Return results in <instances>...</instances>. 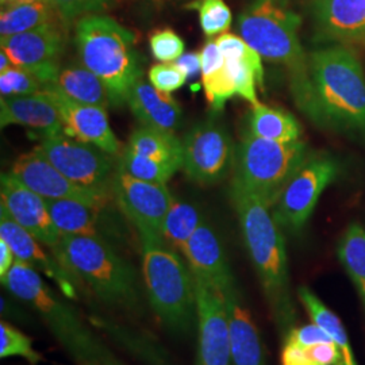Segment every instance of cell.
<instances>
[{"mask_svg":"<svg viewBox=\"0 0 365 365\" xmlns=\"http://www.w3.org/2000/svg\"><path fill=\"white\" fill-rule=\"evenodd\" d=\"M153 57L160 63H175L184 54V41L170 29L156 30L149 37Z\"/></svg>","mask_w":365,"mask_h":365,"instance_id":"cell-38","label":"cell"},{"mask_svg":"<svg viewBox=\"0 0 365 365\" xmlns=\"http://www.w3.org/2000/svg\"><path fill=\"white\" fill-rule=\"evenodd\" d=\"M339 160L329 153H310L289 179L274 203V221L280 229L299 233L306 226L327 185L339 178Z\"/></svg>","mask_w":365,"mask_h":365,"instance_id":"cell-9","label":"cell"},{"mask_svg":"<svg viewBox=\"0 0 365 365\" xmlns=\"http://www.w3.org/2000/svg\"><path fill=\"white\" fill-rule=\"evenodd\" d=\"M196 302L199 330L196 365H233L222 292L196 280Z\"/></svg>","mask_w":365,"mask_h":365,"instance_id":"cell-16","label":"cell"},{"mask_svg":"<svg viewBox=\"0 0 365 365\" xmlns=\"http://www.w3.org/2000/svg\"><path fill=\"white\" fill-rule=\"evenodd\" d=\"M309 78L307 117L365 140V73L357 54L339 43L309 53Z\"/></svg>","mask_w":365,"mask_h":365,"instance_id":"cell-2","label":"cell"},{"mask_svg":"<svg viewBox=\"0 0 365 365\" xmlns=\"http://www.w3.org/2000/svg\"><path fill=\"white\" fill-rule=\"evenodd\" d=\"M317 37L339 45H365V0H314Z\"/></svg>","mask_w":365,"mask_h":365,"instance_id":"cell-20","label":"cell"},{"mask_svg":"<svg viewBox=\"0 0 365 365\" xmlns=\"http://www.w3.org/2000/svg\"><path fill=\"white\" fill-rule=\"evenodd\" d=\"M247 131L276 143L299 141L302 135L299 122L292 114L261 103L252 106Z\"/></svg>","mask_w":365,"mask_h":365,"instance_id":"cell-28","label":"cell"},{"mask_svg":"<svg viewBox=\"0 0 365 365\" xmlns=\"http://www.w3.org/2000/svg\"><path fill=\"white\" fill-rule=\"evenodd\" d=\"M175 64L182 69L187 78H196L202 73V57L200 52H191L182 54Z\"/></svg>","mask_w":365,"mask_h":365,"instance_id":"cell-44","label":"cell"},{"mask_svg":"<svg viewBox=\"0 0 365 365\" xmlns=\"http://www.w3.org/2000/svg\"><path fill=\"white\" fill-rule=\"evenodd\" d=\"M53 222L61 235H87L106 240L113 237L106 206H91L75 199H45Z\"/></svg>","mask_w":365,"mask_h":365,"instance_id":"cell-23","label":"cell"},{"mask_svg":"<svg viewBox=\"0 0 365 365\" xmlns=\"http://www.w3.org/2000/svg\"><path fill=\"white\" fill-rule=\"evenodd\" d=\"M14 252L13 249L10 248V245L0 238V277L1 280L7 276L10 272L11 267L14 265Z\"/></svg>","mask_w":365,"mask_h":365,"instance_id":"cell-45","label":"cell"},{"mask_svg":"<svg viewBox=\"0 0 365 365\" xmlns=\"http://www.w3.org/2000/svg\"><path fill=\"white\" fill-rule=\"evenodd\" d=\"M195 280L225 292L235 284L225 249L215 229L203 220L182 250Z\"/></svg>","mask_w":365,"mask_h":365,"instance_id":"cell-19","label":"cell"},{"mask_svg":"<svg viewBox=\"0 0 365 365\" xmlns=\"http://www.w3.org/2000/svg\"><path fill=\"white\" fill-rule=\"evenodd\" d=\"M153 3H165V1H170V0H150Z\"/></svg>","mask_w":365,"mask_h":365,"instance_id":"cell-48","label":"cell"},{"mask_svg":"<svg viewBox=\"0 0 365 365\" xmlns=\"http://www.w3.org/2000/svg\"><path fill=\"white\" fill-rule=\"evenodd\" d=\"M10 173L43 199H75L91 206H106L111 197L71 182L38 148L19 157Z\"/></svg>","mask_w":365,"mask_h":365,"instance_id":"cell-14","label":"cell"},{"mask_svg":"<svg viewBox=\"0 0 365 365\" xmlns=\"http://www.w3.org/2000/svg\"><path fill=\"white\" fill-rule=\"evenodd\" d=\"M284 339H289L292 342H297L303 348H310L314 345L322 344V342H330L331 339L329 337L327 331L322 327H318L317 324L303 325V327H295Z\"/></svg>","mask_w":365,"mask_h":365,"instance_id":"cell-41","label":"cell"},{"mask_svg":"<svg viewBox=\"0 0 365 365\" xmlns=\"http://www.w3.org/2000/svg\"><path fill=\"white\" fill-rule=\"evenodd\" d=\"M283 365H315L310 359L307 348H303L297 342L284 339V346L282 352Z\"/></svg>","mask_w":365,"mask_h":365,"instance_id":"cell-43","label":"cell"},{"mask_svg":"<svg viewBox=\"0 0 365 365\" xmlns=\"http://www.w3.org/2000/svg\"><path fill=\"white\" fill-rule=\"evenodd\" d=\"M141 156L168 164L178 170L182 167V141L173 131L161 130L143 125L131 133L126 145Z\"/></svg>","mask_w":365,"mask_h":365,"instance_id":"cell-27","label":"cell"},{"mask_svg":"<svg viewBox=\"0 0 365 365\" xmlns=\"http://www.w3.org/2000/svg\"><path fill=\"white\" fill-rule=\"evenodd\" d=\"M0 238L13 249L15 260L22 261L48 276L66 298H76V277L71 274L56 256H49L38 240L0 209Z\"/></svg>","mask_w":365,"mask_h":365,"instance_id":"cell-18","label":"cell"},{"mask_svg":"<svg viewBox=\"0 0 365 365\" xmlns=\"http://www.w3.org/2000/svg\"><path fill=\"white\" fill-rule=\"evenodd\" d=\"M226 72L235 86V93L248 101L250 105L260 103L257 99V75L252 66L242 60H226Z\"/></svg>","mask_w":365,"mask_h":365,"instance_id":"cell-37","label":"cell"},{"mask_svg":"<svg viewBox=\"0 0 365 365\" xmlns=\"http://www.w3.org/2000/svg\"><path fill=\"white\" fill-rule=\"evenodd\" d=\"M0 1H1V7H3V6H9L14 3H22V1H30V0H0Z\"/></svg>","mask_w":365,"mask_h":365,"instance_id":"cell-47","label":"cell"},{"mask_svg":"<svg viewBox=\"0 0 365 365\" xmlns=\"http://www.w3.org/2000/svg\"><path fill=\"white\" fill-rule=\"evenodd\" d=\"M230 197L245 248L259 276L265 300L283 339L295 327L297 313L291 295L287 252L271 206L233 179Z\"/></svg>","mask_w":365,"mask_h":365,"instance_id":"cell-1","label":"cell"},{"mask_svg":"<svg viewBox=\"0 0 365 365\" xmlns=\"http://www.w3.org/2000/svg\"><path fill=\"white\" fill-rule=\"evenodd\" d=\"M1 128L10 125L25 126L41 137L64 133V122L58 107L46 91L26 96H9L0 99Z\"/></svg>","mask_w":365,"mask_h":365,"instance_id":"cell-22","label":"cell"},{"mask_svg":"<svg viewBox=\"0 0 365 365\" xmlns=\"http://www.w3.org/2000/svg\"><path fill=\"white\" fill-rule=\"evenodd\" d=\"M60 19H63L60 14L46 0H30L3 6L0 13V39L21 34Z\"/></svg>","mask_w":365,"mask_h":365,"instance_id":"cell-26","label":"cell"},{"mask_svg":"<svg viewBox=\"0 0 365 365\" xmlns=\"http://www.w3.org/2000/svg\"><path fill=\"white\" fill-rule=\"evenodd\" d=\"M69 25L78 16L101 13L115 0H46Z\"/></svg>","mask_w":365,"mask_h":365,"instance_id":"cell-40","label":"cell"},{"mask_svg":"<svg viewBox=\"0 0 365 365\" xmlns=\"http://www.w3.org/2000/svg\"><path fill=\"white\" fill-rule=\"evenodd\" d=\"M117 165L140 180L160 184H167L170 178L179 170L168 164L141 156L128 146H125L122 153L118 156Z\"/></svg>","mask_w":365,"mask_h":365,"instance_id":"cell-32","label":"cell"},{"mask_svg":"<svg viewBox=\"0 0 365 365\" xmlns=\"http://www.w3.org/2000/svg\"><path fill=\"white\" fill-rule=\"evenodd\" d=\"M148 78L156 90L172 95V92L182 88L188 78L175 63H160L150 66Z\"/></svg>","mask_w":365,"mask_h":365,"instance_id":"cell-39","label":"cell"},{"mask_svg":"<svg viewBox=\"0 0 365 365\" xmlns=\"http://www.w3.org/2000/svg\"><path fill=\"white\" fill-rule=\"evenodd\" d=\"M312 152L303 141L276 143L248 131L235 148V182L261 197L271 209L289 179Z\"/></svg>","mask_w":365,"mask_h":365,"instance_id":"cell-8","label":"cell"},{"mask_svg":"<svg viewBox=\"0 0 365 365\" xmlns=\"http://www.w3.org/2000/svg\"><path fill=\"white\" fill-rule=\"evenodd\" d=\"M217 45L226 60H242L249 63L257 75V86L264 90V68L261 56L241 36L222 33L217 38Z\"/></svg>","mask_w":365,"mask_h":365,"instance_id":"cell-35","label":"cell"},{"mask_svg":"<svg viewBox=\"0 0 365 365\" xmlns=\"http://www.w3.org/2000/svg\"><path fill=\"white\" fill-rule=\"evenodd\" d=\"M43 90V84L26 68L11 66L0 73L1 98L26 96Z\"/></svg>","mask_w":365,"mask_h":365,"instance_id":"cell-36","label":"cell"},{"mask_svg":"<svg viewBox=\"0 0 365 365\" xmlns=\"http://www.w3.org/2000/svg\"><path fill=\"white\" fill-rule=\"evenodd\" d=\"M126 103L134 117L145 126L175 131L182 123V107L172 95L158 91L143 78L131 87Z\"/></svg>","mask_w":365,"mask_h":365,"instance_id":"cell-24","label":"cell"},{"mask_svg":"<svg viewBox=\"0 0 365 365\" xmlns=\"http://www.w3.org/2000/svg\"><path fill=\"white\" fill-rule=\"evenodd\" d=\"M235 146L227 129L207 119L182 138V167L187 178L203 185L222 182L235 168Z\"/></svg>","mask_w":365,"mask_h":365,"instance_id":"cell-11","label":"cell"},{"mask_svg":"<svg viewBox=\"0 0 365 365\" xmlns=\"http://www.w3.org/2000/svg\"><path fill=\"white\" fill-rule=\"evenodd\" d=\"M298 298L304 310L313 319L314 324L322 327L331 341L339 345V351L342 353L344 365H359L351 346L348 333L339 315L331 312L310 288L300 287L298 289Z\"/></svg>","mask_w":365,"mask_h":365,"instance_id":"cell-29","label":"cell"},{"mask_svg":"<svg viewBox=\"0 0 365 365\" xmlns=\"http://www.w3.org/2000/svg\"><path fill=\"white\" fill-rule=\"evenodd\" d=\"M113 196L120 211L137 227L141 244L164 241V222L175 199L167 184L140 180L117 165Z\"/></svg>","mask_w":365,"mask_h":365,"instance_id":"cell-12","label":"cell"},{"mask_svg":"<svg viewBox=\"0 0 365 365\" xmlns=\"http://www.w3.org/2000/svg\"><path fill=\"white\" fill-rule=\"evenodd\" d=\"M43 91L52 96L58 107L66 135L83 143L96 145L111 156H119L122 153L125 146H122L111 130L106 108L78 103L52 84H45Z\"/></svg>","mask_w":365,"mask_h":365,"instance_id":"cell-17","label":"cell"},{"mask_svg":"<svg viewBox=\"0 0 365 365\" xmlns=\"http://www.w3.org/2000/svg\"><path fill=\"white\" fill-rule=\"evenodd\" d=\"M66 26L63 19L0 39L1 51L15 66L26 68L45 86L53 83L60 71L58 60L66 48Z\"/></svg>","mask_w":365,"mask_h":365,"instance_id":"cell-13","label":"cell"},{"mask_svg":"<svg viewBox=\"0 0 365 365\" xmlns=\"http://www.w3.org/2000/svg\"><path fill=\"white\" fill-rule=\"evenodd\" d=\"M53 255L102 302L131 310L140 304L137 274L108 241L87 235H63Z\"/></svg>","mask_w":365,"mask_h":365,"instance_id":"cell-6","label":"cell"},{"mask_svg":"<svg viewBox=\"0 0 365 365\" xmlns=\"http://www.w3.org/2000/svg\"><path fill=\"white\" fill-rule=\"evenodd\" d=\"M339 260L356 288L365 312V229L351 223L339 240Z\"/></svg>","mask_w":365,"mask_h":365,"instance_id":"cell-30","label":"cell"},{"mask_svg":"<svg viewBox=\"0 0 365 365\" xmlns=\"http://www.w3.org/2000/svg\"><path fill=\"white\" fill-rule=\"evenodd\" d=\"M0 357H24L31 365L42 360V356L33 348L31 339L6 321L0 324Z\"/></svg>","mask_w":365,"mask_h":365,"instance_id":"cell-34","label":"cell"},{"mask_svg":"<svg viewBox=\"0 0 365 365\" xmlns=\"http://www.w3.org/2000/svg\"><path fill=\"white\" fill-rule=\"evenodd\" d=\"M230 336L233 365H267L260 330L237 286L222 292Z\"/></svg>","mask_w":365,"mask_h":365,"instance_id":"cell-21","label":"cell"},{"mask_svg":"<svg viewBox=\"0 0 365 365\" xmlns=\"http://www.w3.org/2000/svg\"><path fill=\"white\" fill-rule=\"evenodd\" d=\"M0 199V209L34 235L42 245L52 249V252L58 247L63 235L53 222L46 200L27 188L10 172L1 173Z\"/></svg>","mask_w":365,"mask_h":365,"instance_id":"cell-15","label":"cell"},{"mask_svg":"<svg viewBox=\"0 0 365 365\" xmlns=\"http://www.w3.org/2000/svg\"><path fill=\"white\" fill-rule=\"evenodd\" d=\"M307 352L315 365H344L342 353L339 345L333 341L310 346L307 348Z\"/></svg>","mask_w":365,"mask_h":365,"instance_id":"cell-42","label":"cell"},{"mask_svg":"<svg viewBox=\"0 0 365 365\" xmlns=\"http://www.w3.org/2000/svg\"><path fill=\"white\" fill-rule=\"evenodd\" d=\"M39 150L71 182L101 194L113 195L117 172L114 158L96 145L78 141L66 133L39 138Z\"/></svg>","mask_w":365,"mask_h":365,"instance_id":"cell-10","label":"cell"},{"mask_svg":"<svg viewBox=\"0 0 365 365\" xmlns=\"http://www.w3.org/2000/svg\"><path fill=\"white\" fill-rule=\"evenodd\" d=\"M203 220L202 212L192 203L173 199L164 222V241L170 248L182 252Z\"/></svg>","mask_w":365,"mask_h":365,"instance_id":"cell-31","label":"cell"},{"mask_svg":"<svg viewBox=\"0 0 365 365\" xmlns=\"http://www.w3.org/2000/svg\"><path fill=\"white\" fill-rule=\"evenodd\" d=\"M302 18L289 0H252L238 15L240 36L261 58L286 66L295 103L307 115L310 107L309 54L300 45Z\"/></svg>","mask_w":365,"mask_h":365,"instance_id":"cell-3","label":"cell"},{"mask_svg":"<svg viewBox=\"0 0 365 365\" xmlns=\"http://www.w3.org/2000/svg\"><path fill=\"white\" fill-rule=\"evenodd\" d=\"M84 365H88V364H84Z\"/></svg>","mask_w":365,"mask_h":365,"instance_id":"cell-49","label":"cell"},{"mask_svg":"<svg viewBox=\"0 0 365 365\" xmlns=\"http://www.w3.org/2000/svg\"><path fill=\"white\" fill-rule=\"evenodd\" d=\"M135 34L107 15L81 16L75 27L80 63L107 87L111 105L126 103L131 87L143 78L141 60L134 49Z\"/></svg>","mask_w":365,"mask_h":365,"instance_id":"cell-5","label":"cell"},{"mask_svg":"<svg viewBox=\"0 0 365 365\" xmlns=\"http://www.w3.org/2000/svg\"><path fill=\"white\" fill-rule=\"evenodd\" d=\"M143 274L148 299L161 324L176 333L197 322L195 276L164 241L143 242Z\"/></svg>","mask_w":365,"mask_h":365,"instance_id":"cell-7","label":"cell"},{"mask_svg":"<svg viewBox=\"0 0 365 365\" xmlns=\"http://www.w3.org/2000/svg\"><path fill=\"white\" fill-rule=\"evenodd\" d=\"M11 66H14L13 61L10 60L7 53L0 51V73L10 69Z\"/></svg>","mask_w":365,"mask_h":365,"instance_id":"cell-46","label":"cell"},{"mask_svg":"<svg viewBox=\"0 0 365 365\" xmlns=\"http://www.w3.org/2000/svg\"><path fill=\"white\" fill-rule=\"evenodd\" d=\"M1 283L16 299L38 313L78 365H120L115 356L87 329L73 307L45 283L37 269L15 260Z\"/></svg>","mask_w":365,"mask_h":365,"instance_id":"cell-4","label":"cell"},{"mask_svg":"<svg viewBox=\"0 0 365 365\" xmlns=\"http://www.w3.org/2000/svg\"><path fill=\"white\" fill-rule=\"evenodd\" d=\"M185 9L199 14V25L207 38L226 33L233 21V14L225 0H192Z\"/></svg>","mask_w":365,"mask_h":365,"instance_id":"cell-33","label":"cell"},{"mask_svg":"<svg viewBox=\"0 0 365 365\" xmlns=\"http://www.w3.org/2000/svg\"><path fill=\"white\" fill-rule=\"evenodd\" d=\"M49 84L78 103L103 108L111 105V96L105 83L83 64L61 66L53 83Z\"/></svg>","mask_w":365,"mask_h":365,"instance_id":"cell-25","label":"cell"}]
</instances>
